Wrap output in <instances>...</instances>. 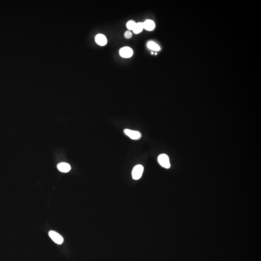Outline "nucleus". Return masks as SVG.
I'll use <instances>...</instances> for the list:
<instances>
[{
	"label": "nucleus",
	"instance_id": "obj_3",
	"mask_svg": "<svg viewBox=\"0 0 261 261\" xmlns=\"http://www.w3.org/2000/svg\"><path fill=\"white\" fill-rule=\"evenodd\" d=\"M124 134L128 137L133 140H138L142 136L141 134L137 130H132L130 129H125L124 130Z\"/></svg>",
	"mask_w": 261,
	"mask_h": 261
},
{
	"label": "nucleus",
	"instance_id": "obj_12",
	"mask_svg": "<svg viewBox=\"0 0 261 261\" xmlns=\"http://www.w3.org/2000/svg\"><path fill=\"white\" fill-rule=\"evenodd\" d=\"M124 36L127 39H130L132 37V33L130 31H127L125 32Z\"/></svg>",
	"mask_w": 261,
	"mask_h": 261
},
{
	"label": "nucleus",
	"instance_id": "obj_11",
	"mask_svg": "<svg viewBox=\"0 0 261 261\" xmlns=\"http://www.w3.org/2000/svg\"><path fill=\"white\" fill-rule=\"evenodd\" d=\"M136 23L133 21H130L127 23L126 27L129 30H133Z\"/></svg>",
	"mask_w": 261,
	"mask_h": 261
},
{
	"label": "nucleus",
	"instance_id": "obj_1",
	"mask_svg": "<svg viewBox=\"0 0 261 261\" xmlns=\"http://www.w3.org/2000/svg\"><path fill=\"white\" fill-rule=\"evenodd\" d=\"M144 167L141 164H138L134 167L132 171V178L134 180H138L143 173Z\"/></svg>",
	"mask_w": 261,
	"mask_h": 261
},
{
	"label": "nucleus",
	"instance_id": "obj_5",
	"mask_svg": "<svg viewBox=\"0 0 261 261\" xmlns=\"http://www.w3.org/2000/svg\"><path fill=\"white\" fill-rule=\"evenodd\" d=\"M119 55L121 57L129 58L132 56L133 50L130 47L125 46L124 48H121V49L119 50Z\"/></svg>",
	"mask_w": 261,
	"mask_h": 261
},
{
	"label": "nucleus",
	"instance_id": "obj_4",
	"mask_svg": "<svg viewBox=\"0 0 261 261\" xmlns=\"http://www.w3.org/2000/svg\"><path fill=\"white\" fill-rule=\"evenodd\" d=\"M48 235L51 239L57 244L61 245L64 242V238L62 236L55 231H50L48 233Z\"/></svg>",
	"mask_w": 261,
	"mask_h": 261
},
{
	"label": "nucleus",
	"instance_id": "obj_9",
	"mask_svg": "<svg viewBox=\"0 0 261 261\" xmlns=\"http://www.w3.org/2000/svg\"><path fill=\"white\" fill-rule=\"evenodd\" d=\"M147 46L150 50H153L154 51H158L161 50L159 46L153 41H150L147 44Z\"/></svg>",
	"mask_w": 261,
	"mask_h": 261
},
{
	"label": "nucleus",
	"instance_id": "obj_8",
	"mask_svg": "<svg viewBox=\"0 0 261 261\" xmlns=\"http://www.w3.org/2000/svg\"><path fill=\"white\" fill-rule=\"evenodd\" d=\"M144 29L148 30V31H151L154 29L155 27V24L153 21L148 19L145 21L144 23H143Z\"/></svg>",
	"mask_w": 261,
	"mask_h": 261
},
{
	"label": "nucleus",
	"instance_id": "obj_13",
	"mask_svg": "<svg viewBox=\"0 0 261 261\" xmlns=\"http://www.w3.org/2000/svg\"><path fill=\"white\" fill-rule=\"evenodd\" d=\"M151 54H153V52H151Z\"/></svg>",
	"mask_w": 261,
	"mask_h": 261
},
{
	"label": "nucleus",
	"instance_id": "obj_6",
	"mask_svg": "<svg viewBox=\"0 0 261 261\" xmlns=\"http://www.w3.org/2000/svg\"><path fill=\"white\" fill-rule=\"evenodd\" d=\"M95 42L98 45L101 46H104L107 45V40L105 35L102 34H98L95 36Z\"/></svg>",
	"mask_w": 261,
	"mask_h": 261
},
{
	"label": "nucleus",
	"instance_id": "obj_10",
	"mask_svg": "<svg viewBox=\"0 0 261 261\" xmlns=\"http://www.w3.org/2000/svg\"><path fill=\"white\" fill-rule=\"evenodd\" d=\"M143 29H144L143 23H138L136 24L134 30H132L134 34H138L141 32H142Z\"/></svg>",
	"mask_w": 261,
	"mask_h": 261
},
{
	"label": "nucleus",
	"instance_id": "obj_2",
	"mask_svg": "<svg viewBox=\"0 0 261 261\" xmlns=\"http://www.w3.org/2000/svg\"><path fill=\"white\" fill-rule=\"evenodd\" d=\"M158 161L162 167L166 168V169H168L170 167L169 157L166 154H162L160 155L158 157Z\"/></svg>",
	"mask_w": 261,
	"mask_h": 261
},
{
	"label": "nucleus",
	"instance_id": "obj_7",
	"mask_svg": "<svg viewBox=\"0 0 261 261\" xmlns=\"http://www.w3.org/2000/svg\"><path fill=\"white\" fill-rule=\"evenodd\" d=\"M57 168L60 171L63 173H67L69 172L71 169L70 164L65 162H62L58 164Z\"/></svg>",
	"mask_w": 261,
	"mask_h": 261
}]
</instances>
